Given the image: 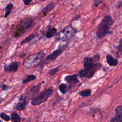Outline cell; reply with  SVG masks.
Segmentation results:
<instances>
[{"label": "cell", "instance_id": "e0dca14e", "mask_svg": "<svg viewBox=\"0 0 122 122\" xmlns=\"http://www.w3.org/2000/svg\"><path fill=\"white\" fill-rule=\"evenodd\" d=\"M13 9V5L12 3H8L5 7V12L4 14V17H7L10 13L12 10Z\"/></svg>", "mask_w": 122, "mask_h": 122}, {"label": "cell", "instance_id": "9c48e42d", "mask_svg": "<svg viewBox=\"0 0 122 122\" xmlns=\"http://www.w3.org/2000/svg\"><path fill=\"white\" fill-rule=\"evenodd\" d=\"M27 105L26 98L24 95H22L19 99L18 102L15 106V108L17 110L20 111L24 110Z\"/></svg>", "mask_w": 122, "mask_h": 122}, {"label": "cell", "instance_id": "52a82bcc", "mask_svg": "<svg viewBox=\"0 0 122 122\" xmlns=\"http://www.w3.org/2000/svg\"><path fill=\"white\" fill-rule=\"evenodd\" d=\"M20 62L17 61H12L8 64H5L4 66V71L7 72H13L17 71L19 69Z\"/></svg>", "mask_w": 122, "mask_h": 122}, {"label": "cell", "instance_id": "603a6c76", "mask_svg": "<svg viewBox=\"0 0 122 122\" xmlns=\"http://www.w3.org/2000/svg\"><path fill=\"white\" fill-rule=\"evenodd\" d=\"M0 117L2 120H3L4 121H5L6 122H8L10 120V119H11L10 116L9 115L7 114L6 113H5L4 112H1L0 114Z\"/></svg>", "mask_w": 122, "mask_h": 122}, {"label": "cell", "instance_id": "ba28073f", "mask_svg": "<svg viewBox=\"0 0 122 122\" xmlns=\"http://www.w3.org/2000/svg\"><path fill=\"white\" fill-rule=\"evenodd\" d=\"M78 74H74L72 75H67L64 78V80L69 83V89H71L79 81L77 78Z\"/></svg>", "mask_w": 122, "mask_h": 122}, {"label": "cell", "instance_id": "d590c367", "mask_svg": "<svg viewBox=\"0 0 122 122\" xmlns=\"http://www.w3.org/2000/svg\"></svg>", "mask_w": 122, "mask_h": 122}, {"label": "cell", "instance_id": "836d02e7", "mask_svg": "<svg viewBox=\"0 0 122 122\" xmlns=\"http://www.w3.org/2000/svg\"><path fill=\"white\" fill-rule=\"evenodd\" d=\"M1 48V47H0V49Z\"/></svg>", "mask_w": 122, "mask_h": 122}, {"label": "cell", "instance_id": "ac0fdd59", "mask_svg": "<svg viewBox=\"0 0 122 122\" xmlns=\"http://www.w3.org/2000/svg\"><path fill=\"white\" fill-rule=\"evenodd\" d=\"M57 31V30L55 28H52L50 30H48V31L46 33V37L47 38H50L53 37L55 35Z\"/></svg>", "mask_w": 122, "mask_h": 122}, {"label": "cell", "instance_id": "44dd1931", "mask_svg": "<svg viewBox=\"0 0 122 122\" xmlns=\"http://www.w3.org/2000/svg\"><path fill=\"white\" fill-rule=\"evenodd\" d=\"M35 38V35L33 34H31L29 36H28L27 37H26L25 39H24L23 41H22L20 42V45L24 44L30 41H31L32 39H33Z\"/></svg>", "mask_w": 122, "mask_h": 122}, {"label": "cell", "instance_id": "1f68e13d", "mask_svg": "<svg viewBox=\"0 0 122 122\" xmlns=\"http://www.w3.org/2000/svg\"><path fill=\"white\" fill-rule=\"evenodd\" d=\"M0 122H2V121L1 120H0Z\"/></svg>", "mask_w": 122, "mask_h": 122}, {"label": "cell", "instance_id": "4dcf8cb0", "mask_svg": "<svg viewBox=\"0 0 122 122\" xmlns=\"http://www.w3.org/2000/svg\"><path fill=\"white\" fill-rule=\"evenodd\" d=\"M3 100V99H2V98H1L0 97V103L2 102V101Z\"/></svg>", "mask_w": 122, "mask_h": 122}, {"label": "cell", "instance_id": "8992f818", "mask_svg": "<svg viewBox=\"0 0 122 122\" xmlns=\"http://www.w3.org/2000/svg\"><path fill=\"white\" fill-rule=\"evenodd\" d=\"M67 46V45L65 44V45H62L61 47H60L57 50L54 51L48 55L47 56L46 59L47 60H49V61L55 60L60 55H61L65 51Z\"/></svg>", "mask_w": 122, "mask_h": 122}, {"label": "cell", "instance_id": "7c38bea8", "mask_svg": "<svg viewBox=\"0 0 122 122\" xmlns=\"http://www.w3.org/2000/svg\"><path fill=\"white\" fill-rule=\"evenodd\" d=\"M117 120L122 122V106L119 105L115 109V116L114 117Z\"/></svg>", "mask_w": 122, "mask_h": 122}, {"label": "cell", "instance_id": "f546056e", "mask_svg": "<svg viewBox=\"0 0 122 122\" xmlns=\"http://www.w3.org/2000/svg\"><path fill=\"white\" fill-rule=\"evenodd\" d=\"M122 0L119 1H118V2L117 4V7H120L122 6Z\"/></svg>", "mask_w": 122, "mask_h": 122}, {"label": "cell", "instance_id": "5b68a950", "mask_svg": "<svg viewBox=\"0 0 122 122\" xmlns=\"http://www.w3.org/2000/svg\"><path fill=\"white\" fill-rule=\"evenodd\" d=\"M44 81H42L41 83H39L38 84L36 85H34L33 86H32L30 89L29 90V91L25 94V95H24V96L26 97V98H30V99H31L34 98V97H35L36 94H37L41 89V85L44 83Z\"/></svg>", "mask_w": 122, "mask_h": 122}, {"label": "cell", "instance_id": "4fadbf2b", "mask_svg": "<svg viewBox=\"0 0 122 122\" xmlns=\"http://www.w3.org/2000/svg\"><path fill=\"white\" fill-rule=\"evenodd\" d=\"M106 59H107V62L110 66H114L117 65L118 64V62L117 60L113 58L112 56L110 55H107L106 56Z\"/></svg>", "mask_w": 122, "mask_h": 122}, {"label": "cell", "instance_id": "e575fe53", "mask_svg": "<svg viewBox=\"0 0 122 122\" xmlns=\"http://www.w3.org/2000/svg\"></svg>", "mask_w": 122, "mask_h": 122}, {"label": "cell", "instance_id": "30bf717a", "mask_svg": "<svg viewBox=\"0 0 122 122\" xmlns=\"http://www.w3.org/2000/svg\"><path fill=\"white\" fill-rule=\"evenodd\" d=\"M32 23V20L31 19L29 18H27L23 19L21 20L20 23V25L21 30L24 29L28 28Z\"/></svg>", "mask_w": 122, "mask_h": 122}, {"label": "cell", "instance_id": "484cf974", "mask_svg": "<svg viewBox=\"0 0 122 122\" xmlns=\"http://www.w3.org/2000/svg\"><path fill=\"white\" fill-rule=\"evenodd\" d=\"M11 87H9L8 86H7V85H5V84H3L2 85V91H7L9 89H10L11 88Z\"/></svg>", "mask_w": 122, "mask_h": 122}, {"label": "cell", "instance_id": "3957f363", "mask_svg": "<svg viewBox=\"0 0 122 122\" xmlns=\"http://www.w3.org/2000/svg\"><path fill=\"white\" fill-rule=\"evenodd\" d=\"M54 92V88L51 86L46 89L38 95L33 98L31 101V104L33 106H36L46 102L47 100L52 95Z\"/></svg>", "mask_w": 122, "mask_h": 122}, {"label": "cell", "instance_id": "d6986e66", "mask_svg": "<svg viewBox=\"0 0 122 122\" xmlns=\"http://www.w3.org/2000/svg\"><path fill=\"white\" fill-rule=\"evenodd\" d=\"M36 79V76L34 75H29L27 76V77L22 81V84H26L27 83L30 82V81H33Z\"/></svg>", "mask_w": 122, "mask_h": 122}, {"label": "cell", "instance_id": "8fae6325", "mask_svg": "<svg viewBox=\"0 0 122 122\" xmlns=\"http://www.w3.org/2000/svg\"><path fill=\"white\" fill-rule=\"evenodd\" d=\"M83 62L84 69L89 71L91 70L93 66V61L92 59L89 57H85L84 58Z\"/></svg>", "mask_w": 122, "mask_h": 122}, {"label": "cell", "instance_id": "ffe728a7", "mask_svg": "<svg viewBox=\"0 0 122 122\" xmlns=\"http://www.w3.org/2000/svg\"><path fill=\"white\" fill-rule=\"evenodd\" d=\"M101 64L100 63H97L96 65H95L94 66H92V71L90 72L89 74H88V78H91V77L92 76V75H93L94 73L95 72V71L97 70L98 69H99L100 67H101Z\"/></svg>", "mask_w": 122, "mask_h": 122}, {"label": "cell", "instance_id": "cb8c5ba5", "mask_svg": "<svg viewBox=\"0 0 122 122\" xmlns=\"http://www.w3.org/2000/svg\"><path fill=\"white\" fill-rule=\"evenodd\" d=\"M60 69V66H57L55 68H54L53 69H51V70H50L49 72H48V74H49L50 75H55Z\"/></svg>", "mask_w": 122, "mask_h": 122}, {"label": "cell", "instance_id": "d4e9b609", "mask_svg": "<svg viewBox=\"0 0 122 122\" xmlns=\"http://www.w3.org/2000/svg\"><path fill=\"white\" fill-rule=\"evenodd\" d=\"M89 71V70L84 69L83 70H81L79 72V74L81 78H82L83 77L86 76L88 74Z\"/></svg>", "mask_w": 122, "mask_h": 122}, {"label": "cell", "instance_id": "5bb4252c", "mask_svg": "<svg viewBox=\"0 0 122 122\" xmlns=\"http://www.w3.org/2000/svg\"><path fill=\"white\" fill-rule=\"evenodd\" d=\"M55 4L54 3H50L49 4L47 5L42 10V12L43 14L45 15L49 13L50 11H51V10H53V9L54 8Z\"/></svg>", "mask_w": 122, "mask_h": 122}, {"label": "cell", "instance_id": "7a4b0ae2", "mask_svg": "<svg viewBox=\"0 0 122 122\" xmlns=\"http://www.w3.org/2000/svg\"><path fill=\"white\" fill-rule=\"evenodd\" d=\"M45 56L43 51H40L28 56L23 61V65L27 68H31L38 65Z\"/></svg>", "mask_w": 122, "mask_h": 122}, {"label": "cell", "instance_id": "7402d4cb", "mask_svg": "<svg viewBox=\"0 0 122 122\" xmlns=\"http://www.w3.org/2000/svg\"><path fill=\"white\" fill-rule=\"evenodd\" d=\"M79 94L82 97H88L91 94V91L89 89H86L80 92Z\"/></svg>", "mask_w": 122, "mask_h": 122}, {"label": "cell", "instance_id": "277c9868", "mask_svg": "<svg viewBox=\"0 0 122 122\" xmlns=\"http://www.w3.org/2000/svg\"><path fill=\"white\" fill-rule=\"evenodd\" d=\"M75 32V30L71 26L65 27L56 34V41H67L70 40Z\"/></svg>", "mask_w": 122, "mask_h": 122}, {"label": "cell", "instance_id": "f1b7e54d", "mask_svg": "<svg viewBox=\"0 0 122 122\" xmlns=\"http://www.w3.org/2000/svg\"><path fill=\"white\" fill-rule=\"evenodd\" d=\"M121 122V121L117 120L116 119H115L114 117L112 118L111 120V122Z\"/></svg>", "mask_w": 122, "mask_h": 122}, {"label": "cell", "instance_id": "2e32d148", "mask_svg": "<svg viewBox=\"0 0 122 122\" xmlns=\"http://www.w3.org/2000/svg\"><path fill=\"white\" fill-rule=\"evenodd\" d=\"M11 121L12 122H20L21 118L18 113L15 112H12L10 114Z\"/></svg>", "mask_w": 122, "mask_h": 122}, {"label": "cell", "instance_id": "d6a6232c", "mask_svg": "<svg viewBox=\"0 0 122 122\" xmlns=\"http://www.w3.org/2000/svg\"><path fill=\"white\" fill-rule=\"evenodd\" d=\"M0 88H1V85L0 84Z\"/></svg>", "mask_w": 122, "mask_h": 122}, {"label": "cell", "instance_id": "4316f807", "mask_svg": "<svg viewBox=\"0 0 122 122\" xmlns=\"http://www.w3.org/2000/svg\"><path fill=\"white\" fill-rule=\"evenodd\" d=\"M31 0H22L24 4L26 5H29L30 3V2L31 1Z\"/></svg>", "mask_w": 122, "mask_h": 122}, {"label": "cell", "instance_id": "83f0119b", "mask_svg": "<svg viewBox=\"0 0 122 122\" xmlns=\"http://www.w3.org/2000/svg\"><path fill=\"white\" fill-rule=\"evenodd\" d=\"M102 0H94V4L95 6H98L102 1Z\"/></svg>", "mask_w": 122, "mask_h": 122}, {"label": "cell", "instance_id": "9a60e30c", "mask_svg": "<svg viewBox=\"0 0 122 122\" xmlns=\"http://www.w3.org/2000/svg\"><path fill=\"white\" fill-rule=\"evenodd\" d=\"M59 90L62 94H65L68 91L69 89V86L65 83H61L59 86Z\"/></svg>", "mask_w": 122, "mask_h": 122}, {"label": "cell", "instance_id": "6da1fadb", "mask_svg": "<svg viewBox=\"0 0 122 122\" xmlns=\"http://www.w3.org/2000/svg\"><path fill=\"white\" fill-rule=\"evenodd\" d=\"M113 22L114 20L110 16L106 15L104 16L98 26L96 31L97 37L100 39L105 37Z\"/></svg>", "mask_w": 122, "mask_h": 122}]
</instances>
